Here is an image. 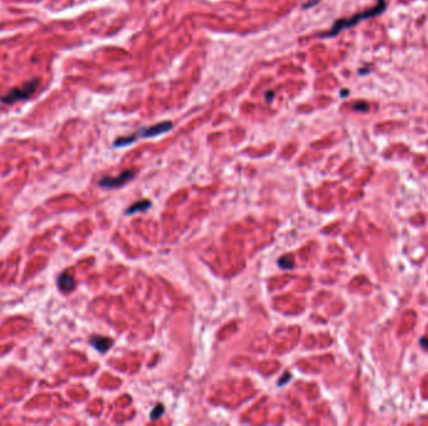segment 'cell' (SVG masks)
<instances>
[{"mask_svg": "<svg viewBox=\"0 0 428 426\" xmlns=\"http://www.w3.org/2000/svg\"><path fill=\"white\" fill-rule=\"evenodd\" d=\"M387 9V3L385 0H377V5L373 6L371 9H367V10L361 11V13H357L356 15L351 16V18L347 19H340L337 22L333 24V27L326 33H322L319 34L321 38H333L337 37L341 32H343L344 29H351V28L356 27L357 24H359L363 20L367 19L375 18V16L381 15L382 13H385V10Z\"/></svg>", "mask_w": 428, "mask_h": 426, "instance_id": "cell-1", "label": "cell"}, {"mask_svg": "<svg viewBox=\"0 0 428 426\" xmlns=\"http://www.w3.org/2000/svg\"><path fill=\"white\" fill-rule=\"evenodd\" d=\"M38 86H39V79L34 77V79L27 81L23 86L10 89L5 95L0 96V103H3L5 105H11L16 103V101L29 100L37 91Z\"/></svg>", "mask_w": 428, "mask_h": 426, "instance_id": "cell-2", "label": "cell"}, {"mask_svg": "<svg viewBox=\"0 0 428 426\" xmlns=\"http://www.w3.org/2000/svg\"><path fill=\"white\" fill-rule=\"evenodd\" d=\"M134 176H135V171L126 170L119 176H115V178H112V176H104V178L100 179L98 184H99V187L104 188V189H114V188L124 187L127 183H129L131 179H134Z\"/></svg>", "mask_w": 428, "mask_h": 426, "instance_id": "cell-3", "label": "cell"}, {"mask_svg": "<svg viewBox=\"0 0 428 426\" xmlns=\"http://www.w3.org/2000/svg\"><path fill=\"white\" fill-rule=\"evenodd\" d=\"M171 128H173V124L171 121H163V123L155 124V125L149 126V128L142 129V130H139L135 134V136H137V139L139 136H142V138H153V136H158L161 134L168 133L169 130H171Z\"/></svg>", "mask_w": 428, "mask_h": 426, "instance_id": "cell-4", "label": "cell"}, {"mask_svg": "<svg viewBox=\"0 0 428 426\" xmlns=\"http://www.w3.org/2000/svg\"><path fill=\"white\" fill-rule=\"evenodd\" d=\"M75 285H77V282H75L74 276L68 271H63L58 276V288L63 293H70V291L74 290Z\"/></svg>", "mask_w": 428, "mask_h": 426, "instance_id": "cell-5", "label": "cell"}, {"mask_svg": "<svg viewBox=\"0 0 428 426\" xmlns=\"http://www.w3.org/2000/svg\"><path fill=\"white\" fill-rule=\"evenodd\" d=\"M112 344L113 341L109 338H104V336L95 335L91 336L90 339V345L99 352H107L112 348Z\"/></svg>", "mask_w": 428, "mask_h": 426, "instance_id": "cell-6", "label": "cell"}, {"mask_svg": "<svg viewBox=\"0 0 428 426\" xmlns=\"http://www.w3.org/2000/svg\"><path fill=\"white\" fill-rule=\"evenodd\" d=\"M150 206H152V202H150L149 200H140V201L135 202V204H133V205L129 206V208L127 209L126 213L127 214L140 213V211L148 210V209H149Z\"/></svg>", "mask_w": 428, "mask_h": 426, "instance_id": "cell-7", "label": "cell"}, {"mask_svg": "<svg viewBox=\"0 0 428 426\" xmlns=\"http://www.w3.org/2000/svg\"><path fill=\"white\" fill-rule=\"evenodd\" d=\"M278 265L281 269H286V270H291L295 268V260H293V258L289 255L287 256H282L281 259L278 260Z\"/></svg>", "mask_w": 428, "mask_h": 426, "instance_id": "cell-8", "label": "cell"}, {"mask_svg": "<svg viewBox=\"0 0 428 426\" xmlns=\"http://www.w3.org/2000/svg\"><path fill=\"white\" fill-rule=\"evenodd\" d=\"M163 413H164V406L162 404H158L154 409H153L152 413H150V419H153V420H154V419H159Z\"/></svg>", "mask_w": 428, "mask_h": 426, "instance_id": "cell-9", "label": "cell"}, {"mask_svg": "<svg viewBox=\"0 0 428 426\" xmlns=\"http://www.w3.org/2000/svg\"><path fill=\"white\" fill-rule=\"evenodd\" d=\"M352 108H353L356 112L366 113V112H368L369 105H368V103H366V101H357V103H354L353 107Z\"/></svg>", "mask_w": 428, "mask_h": 426, "instance_id": "cell-10", "label": "cell"}, {"mask_svg": "<svg viewBox=\"0 0 428 426\" xmlns=\"http://www.w3.org/2000/svg\"><path fill=\"white\" fill-rule=\"evenodd\" d=\"M289 380H291V374H289L288 371H287V373H284L283 375H282V378L278 380V387H282L283 384L288 383Z\"/></svg>", "mask_w": 428, "mask_h": 426, "instance_id": "cell-11", "label": "cell"}, {"mask_svg": "<svg viewBox=\"0 0 428 426\" xmlns=\"http://www.w3.org/2000/svg\"><path fill=\"white\" fill-rule=\"evenodd\" d=\"M348 94H349V93H348V90H345V89H344V90H342V93H341V95H342V96H347Z\"/></svg>", "mask_w": 428, "mask_h": 426, "instance_id": "cell-12", "label": "cell"}, {"mask_svg": "<svg viewBox=\"0 0 428 426\" xmlns=\"http://www.w3.org/2000/svg\"><path fill=\"white\" fill-rule=\"evenodd\" d=\"M265 98H267V100L269 101V100H270V98H272V93H268L267 95H265Z\"/></svg>", "mask_w": 428, "mask_h": 426, "instance_id": "cell-13", "label": "cell"}]
</instances>
